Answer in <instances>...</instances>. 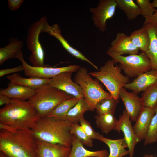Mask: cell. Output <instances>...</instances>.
<instances>
[{
  "label": "cell",
  "instance_id": "1",
  "mask_svg": "<svg viewBox=\"0 0 157 157\" xmlns=\"http://www.w3.org/2000/svg\"><path fill=\"white\" fill-rule=\"evenodd\" d=\"M0 151L12 157H37L36 139L31 129L0 124Z\"/></svg>",
  "mask_w": 157,
  "mask_h": 157
},
{
  "label": "cell",
  "instance_id": "2",
  "mask_svg": "<svg viewBox=\"0 0 157 157\" xmlns=\"http://www.w3.org/2000/svg\"><path fill=\"white\" fill-rule=\"evenodd\" d=\"M40 118L28 100L11 99L0 109V124L16 129H32Z\"/></svg>",
  "mask_w": 157,
  "mask_h": 157
},
{
  "label": "cell",
  "instance_id": "3",
  "mask_svg": "<svg viewBox=\"0 0 157 157\" xmlns=\"http://www.w3.org/2000/svg\"><path fill=\"white\" fill-rule=\"evenodd\" d=\"M73 124L67 120L46 116L40 119L32 129L36 139L71 147Z\"/></svg>",
  "mask_w": 157,
  "mask_h": 157
},
{
  "label": "cell",
  "instance_id": "4",
  "mask_svg": "<svg viewBox=\"0 0 157 157\" xmlns=\"http://www.w3.org/2000/svg\"><path fill=\"white\" fill-rule=\"evenodd\" d=\"M73 97L47 84L35 90L34 94L28 100L41 118L47 116L62 101Z\"/></svg>",
  "mask_w": 157,
  "mask_h": 157
},
{
  "label": "cell",
  "instance_id": "5",
  "mask_svg": "<svg viewBox=\"0 0 157 157\" xmlns=\"http://www.w3.org/2000/svg\"><path fill=\"white\" fill-rule=\"evenodd\" d=\"M122 71L119 65L111 59L106 61L98 70L89 74L101 82L112 97L119 101L120 89L130 81L129 78L123 75Z\"/></svg>",
  "mask_w": 157,
  "mask_h": 157
},
{
  "label": "cell",
  "instance_id": "6",
  "mask_svg": "<svg viewBox=\"0 0 157 157\" xmlns=\"http://www.w3.org/2000/svg\"><path fill=\"white\" fill-rule=\"evenodd\" d=\"M74 81L81 88L84 99L91 111L95 110L96 104L100 100L112 97L103 89L97 80L93 79L85 67H81L76 72Z\"/></svg>",
  "mask_w": 157,
  "mask_h": 157
},
{
  "label": "cell",
  "instance_id": "7",
  "mask_svg": "<svg viewBox=\"0 0 157 157\" xmlns=\"http://www.w3.org/2000/svg\"><path fill=\"white\" fill-rule=\"evenodd\" d=\"M106 53L115 63H119V65L121 69L129 78H136L152 69L150 61L144 53H141L126 56L108 51Z\"/></svg>",
  "mask_w": 157,
  "mask_h": 157
},
{
  "label": "cell",
  "instance_id": "8",
  "mask_svg": "<svg viewBox=\"0 0 157 157\" xmlns=\"http://www.w3.org/2000/svg\"><path fill=\"white\" fill-rule=\"evenodd\" d=\"M45 16L41 17L29 27L26 38V44L31 53L29 60L32 66L36 67L48 66L44 64V54L43 49L39 41V36L45 22Z\"/></svg>",
  "mask_w": 157,
  "mask_h": 157
},
{
  "label": "cell",
  "instance_id": "9",
  "mask_svg": "<svg viewBox=\"0 0 157 157\" xmlns=\"http://www.w3.org/2000/svg\"><path fill=\"white\" fill-rule=\"evenodd\" d=\"M17 58L21 62L24 68V74L30 77H38L51 79L60 73L65 72H76L81 67L76 64H72L68 66L56 67H36L31 66L24 60L22 53Z\"/></svg>",
  "mask_w": 157,
  "mask_h": 157
},
{
  "label": "cell",
  "instance_id": "10",
  "mask_svg": "<svg viewBox=\"0 0 157 157\" xmlns=\"http://www.w3.org/2000/svg\"><path fill=\"white\" fill-rule=\"evenodd\" d=\"M117 7L116 0H100L97 7L90 8L93 23L101 32L106 30V21L114 16Z\"/></svg>",
  "mask_w": 157,
  "mask_h": 157
},
{
  "label": "cell",
  "instance_id": "11",
  "mask_svg": "<svg viewBox=\"0 0 157 157\" xmlns=\"http://www.w3.org/2000/svg\"><path fill=\"white\" fill-rule=\"evenodd\" d=\"M73 72H65L50 79L48 84L79 99L84 98L82 90L72 79Z\"/></svg>",
  "mask_w": 157,
  "mask_h": 157
},
{
  "label": "cell",
  "instance_id": "12",
  "mask_svg": "<svg viewBox=\"0 0 157 157\" xmlns=\"http://www.w3.org/2000/svg\"><path fill=\"white\" fill-rule=\"evenodd\" d=\"M129 115L125 109L119 117L114 130L123 132L128 146L129 157H133L136 145L140 142L136 136L132 126Z\"/></svg>",
  "mask_w": 157,
  "mask_h": 157
},
{
  "label": "cell",
  "instance_id": "13",
  "mask_svg": "<svg viewBox=\"0 0 157 157\" xmlns=\"http://www.w3.org/2000/svg\"><path fill=\"white\" fill-rule=\"evenodd\" d=\"M45 32L51 36L57 39L64 49L69 53L78 59L89 63L97 70L98 67L92 62L88 59L79 50L74 48L63 37L61 34L60 28L57 24L50 26L47 20L45 23L42 30L41 33Z\"/></svg>",
  "mask_w": 157,
  "mask_h": 157
},
{
  "label": "cell",
  "instance_id": "14",
  "mask_svg": "<svg viewBox=\"0 0 157 157\" xmlns=\"http://www.w3.org/2000/svg\"><path fill=\"white\" fill-rule=\"evenodd\" d=\"M107 51L120 56L139 53V49L133 43L129 36L123 32L116 34Z\"/></svg>",
  "mask_w": 157,
  "mask_h": 157
},
{
  "label": "cell",
  "instance_id": "15",
  "mask_svg": "<svg viewBox=\"0 0 157 157\" xmlns=\"http://www.w3.org/2000/svg\"><path fill=\"white\" fill-rule=\"evenodd\" d=\"M131 121L135 122L142 108L140 98L138 94L128 92L124 87L121 88L119 94Z\"/></svg>",
  "mask_w": 157,
  "mask_h": 157
},
{
  "label": "cell",
  "instance_id": "16",
  "mask_svg": "<svg viewBox=\"0 0 157 157\" xmlns=\"http://www.w3.org/2000/svg\"><path fill=\"white\" fill-rule=\"evenodd\" d=\"M71 149V147L36 139L37 157H68Z\"/></svg>",
  "mask_w": 157,
  "mask_h": 157
},
{
  "label": "cell",
  "instance_id": "17",
  "mask_svg": "<svg viewBox=\"0 0 157 157\" xmlns=\"http://www.w3.org/2000/svg\"><path fill=\"white\" fill-rule=\"evenodd\" d=\"M157 83V69H151L138 76L124 86L137 94Z\"/></svg>",
  "mask_w": 157,
  "mask_h": 157
},
{
  "label": "cell",
  "instance_id": "18",
  "mask_svg": "<svg viewBox=\"0 0 157 157\" xmlns=\"http://www.w3.org/2000/svg\"><path fill=\"white\" fill-rule=\"evenodd\" d=\"M155 112L156 109L142 107L135 123L133 126V131L140 141L145 139Z\"/></svg>",
  "mask_w": 157,
  "mask_h": 157
},
{
  "label": "cell",
  "instance_id": "19",
  "mask_svg": "<svg viewBox=\"0 0 157 157\" xmlns=\"http://www.w3.org/2000/svg\"><path fill=\"white\" fill-rule=\"evenodd\" d=\"M71 144V151L68 157H108L109 155L106 149L97 151L87 150L74 135H72Z\"/></svg>",
  "mask_w": 157,
  "mask_h": 157
},
{
  "label": "cell",
  "instance_id": "20",
  "mask_svg": "<svg viewBox=\"0 0 157 157\" xmlns=\"http://www.w3.org/2000/svg\"><path fill=\"white\" fill-rule=\"evenodd\" d=\"M35 93V90L10 82L5 89H1L0 94L6 95L11 99L14 98L23 100L28 99Z\"/></svg>",
  "mask_w": 157,
  "mask_h": 157
},
{
  "label": "cell",
  "instance_id": "21",
  "mask_svg": "<svg viewBox=\"0 0 157 157\" xmlns=\"http://www.w3.org/2000/svg\"><path fill=\"white\" fill-rule=\"evenodd\" d=\"M143 26L147 30L150 38V43L145 53L149 60L152 69H157V28L150 23H144Z\"/></svg>",
  "mask_w": 157,
  "mask_h": 157
},
{
  "label": "cell",
  "instance_id": "22",
  "mask_svg": "<svg viewBox=\"0 0 157 157\" xmlns=\"http://www.w3.org/2000/svg\"><path fill=\"white\" fill-rule=\"evenodd\" d=\"M98 140L103 142L109 147L110 153L108 157H123L129 154L126 142L124 138L112 139L104 137L101 134Z\"/></svg>",
  "mask_w": 157,
  "mask_h": 157
},
{
  "label": "cell",
  "instance_id": "23",
  "mask_svg": "<svg viewBox=\"0 0 157 157\" xmlns=\"http://www.w3.org/2000/svg\"><path fill=\"white\" fill-rule=\"evenodd\" d=\"M10 82L14 84L26 87L35 90L42 86L48 84L50 79L38 77L25 78L17 73L6 76Z\"/></svg>",
  "mask_w": 157,
  "mask_h": 157
},
{
  "label": "cell",
  "instance_id": "24",
  "mask_svg": "<svg viewBox=\"0 0 157 157\" xmlns=\"http://www.w3.org/2000/svg\"><path fill=\"white\" fill-rule=\"evenodd\" d=\"M23 46L22 41L17 38H13L10 41L9 44L0 48V64H3L6 60L13 58H17L22 53L21 49Z\"/></svg>",
  "mask_w": 157,
  "mask_h": 157
},
{
  "label": "cell",
  "instance_id": "25",
  "mask_svg": "<svg viewBox=\"0 0 157 157\" xmlns=\"http://www.w3.org/2000/svg\"><path fill=\"white\" fill-rule=\"evenodd\" d=\"M88 111H91L90 107L84 98H81L73 107L60 119L67 120L73 124L78 123L83 117L84 113Z\"/></svg>",
  "mask_w": 157,
  "mask_h": 157
},
{
  "label": "cell",
  "instance_id": "26",
  "mask_svg": "<svg viewBox=\"0 0 157 157\" xmlns=\"http://www.w3.org/2000/svg\"><path fill=\"white\" fill-rule=\"evenodd\" d=\"M132 42L141 53H145L150 43L149 34L144 26L132 32L129 36Z\"/></svg>",
  "mask_w": 157,
  "mask_h": 157
},
{
  "label": "cell",
  "instance_id": "27",
  "mask_svg": "<svg viewBox=\"0 0 157 157\" xmlns=\"http://www.w3.org/2000/svg\"><path fill=\"white\" fill-rule=\"evenodd\" d=\"M114 114L109 113L95 116L97 126L103 133L107 134L114 130L118 121L115 117Z\"/></svg>",
  "mask_w": 157,
  "mask_h": 157
},
{
  "label": "cell",
  "instance_id": "28",
  "mask_svg": "<svg viewBox=\"0 0 157 157\" xmlns=\"http://www.w3.org/2000/svg\"><path fill=\"white\" fill-rule=\"evenodd\" d=\"M117 7L123 12L128 19L133 20L140 15V10L133 0H116Z\"/></svg>",
  "mask_w": 157,
  "mask_h": 157
},
{
  "label": "cell",
  "instance_id": "29",
  "mask_svg": "<svg viewBox=\"0 0 157 157\" xmlns=\"http://www.w3.org/2000/svg\"><path fill=\"white\" fill-rule=\"evenodd\" d=\"M143 92L140 98L142 107L156 109L157 107V83Z\"/></svg>",
  "mask_w": 157,
  "mask_h": 157
},
{
  "label": "cell",
  "instance_id": "30",
  "mask_svg": "<svg viewBox=\"0 0 157 157\" xmlns=\"http://www.w3.org/2000/svg\"><path fill=\"white\" fill-rule=\"evenodd\" d=\"M80 99L73 97L58 104L47 116L60 119L78 102Z\"/></svg>",
  "mask_w": 157,
  "mask_h": 157
},
{
  "label": "cell",
  "instance_id": "31",
  "mask_svg": "<svg viewBox=\"0 0 157 157\" xmlns=\"http://www.w3.org/2000/svg\"><path fill=\"white\" fill-rule=\"evenodd\" d=\"M119 103L113 97L102 99L95 105V109L98 115H102L109 113H115L116 106Z\"/></svg>",
  "mask_w": 157,
  "mask_h": 157
},
{
  "label": "cell",
  "instance_id": "32",
  "mask_svg": "<svg viewBox=\"0 0 157 157\" xmlns=\"http://www.w3.org/2000/svg\"><path fill=\"white\" fill-rule=\"evenodd\" d=\"M70 133L72 135L76 137L83 144L89 147H93L92 139L86 134L78 123L72 124Z\"/></svg>",
  "mask_w": 157,
  "mask_h": 157
},
{
  "label": "cell",
  "instance_id": "33",
  "mask_svg": "<svg viewBox=\"0 0 157 157\" xmlns=\"http://www.w3.org/2000/svg\"><path fill=\"white\" fill-rule=\"evenodd\" d=\"M157 142V107L153 116L147 135L144 140V145H146Z\"/></svg>",
  "mask_w": 157,
  "mask_h": 157
},
{
  "label": "cell",
  "instance_id": "34",
  "mask_svg": "<svg viewBox=\"0 0 157 157\" xmlns=\"http://www.w3.org/2000/svg\"><path fill=\"white\" fill-rule=\"evenodd\" d=\"M136 2L140 10L141 15L144 18L152 15L157 10L152 6L149 0H136Z\"/></svg>",
  "mask_w": 157,
  "mask_h": 157
},
{
  "label": "cell",
  "instance_id": "35",
  "mask_svg": "<svg viewBox=\"0 0 157 157\" xmlns=\"http://www.w3.org/2000/svg\"><path fill=\"white\" fill-rule=\"evenodd\" d=\"M79 122L83 130L90 138L92 139H98L101 134L94 131L90 123L84 117L80 119Z\"/></svg>",
  "mask_w": 157,
  "mask_h": 157
},
{
  "label": "cell",
  "instance_id": "36",
  "mask_svg": "<svg viewBox=\"0 0 157 157\" xmlns=\"http://www.w3.org/2000/svg\"><path fill=\"white\" fill-rule=\"evenodd\" d=\"M24 71V68L22 65L9 69H2L0 70V77H1L5 75Z\"/></svg>",
  "mask_w": 157,
  "mask_h": 157
},
{
  "label": "cell",
  "instance_id": "37",
  "mask_svg": "<svg viewBox=\"0 0 157 157\" xmlns=\"http://www.w3.org/2000/svg\"><path fill=\"white\" fill-rule=\"evenodd\" d=\"M23 1V0H8V7L11 11L15 10L19 8Z\"/></svg>",
  "mask_w": 157,
  "mask_h": 157
},
{
  "label": "cell",
  "instance_id": "38",
  "mask_svg": "<svg viewBox=\"0 0 157 157\" xmlns=\"http://www.w3.org/2000/svg\"><path fill=\"white\" fill-rule=\"evenodd\" d=\"M144 23H151L157 28V10L156 12L152 15L146 17Z\"/></svg>",
  "mask_w": 157,
  "mask_h": 157
},
{
  "label": "cell",
  "instance_id": "39",
  "mask_svg": "<svg viewBox=\"0 0 157 157\" xmlns=\"http://www.w3.org/2000/svg\"><path fill=\"white\" fill-rule=\"evenodd\" d=\"M11 100V99L8 96L3 94H0V106H1L5 104L7 105L9 104Z\"/></svg>",
  "mask_w": 157,
  "mask_h": 157
},
{
  "label": "cell",
  "instance_id": "40",
  "mask_svg": "<svg viewBox=\"0 0 157 157\" xmlns=\"http://www.w3.org/2000/svg\"><path fill=\"white\" fill-rule=\"evenodd\" d=\"M151 4L154 8H157V0H154Z\"/></svg>",
  "mask_w": 157,
  "mask_h": 157
},
{
  "label": "cell",
  "instance_id": "41",
  "mask_svg": "<svg viewBox=\"0 0 157 157\" xmlns=\"http://www.w3.org/2000/svg\"><path fill=\"white\" fill-rule=\"evenodd\" d=\"M0 157H12L5 154L3 152L0 151Z\"/></svg>",
  "mask_w": 157,
  "mask_h": 157
},
{
  "label": "cell",
  "instance_id": "42",
  "mask_svg": "<svg viewBox=\"0 0 157 157\" xmlns=\"http://www.w3.org/2000/svg\"><path fill=\"white\" fill-rule=\"evenodd\" d=\"M143 157H153V156L151 155L147 154L144 155Z\"/></svg>",
  "mask_w": 157,
  "mask_h": 157
},
{
  "label": "cell",
  "instance_id": "43",
  "mask_svg": "<svg viewBox=\"0 0 157 157\" xmlns=\"http://www.w3.org/2000/svg\"></svg>",
  "mask_w": 157,
  "mask_h": 157
}]
</instances>
